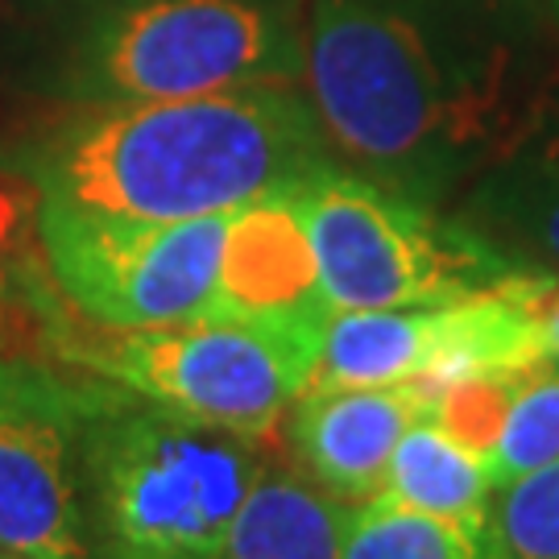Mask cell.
<instances>
[{
  "label": "cell",
  "mask_w": 559,
  "mask_h": 559,
  "mask_svg": "<svg viewBox=\"0 0 559 559\" xmlns=\"http://www.w3.org/2000/svg\"><path fill=\"white\" fill-rule=\"evenodd\" d=\"M307 96L344 170L440 207L559 104L551 0H316Z\"/></svg>",
  "instance_id": "6da1fadb"
},
{
  "label": "cell",
  "mask_w": 559,
  "mask_h": 559,
  "mask_svg": "<svg viewBox=\"0 0 559 559\" xmlns=\"http://www.w3.org/2000/svg\"><path fill=\"white\" fill-rule=\"evenodd\" d=\"M0 166L38 200L133 216L200 221L290 195L340 166L299 83L117 108H67L17 138Z\"/></svg>",
  "instance_id": "7a4b0ae2"
},
{
  "label": "cell",
  "mask_w": 559,
  "mask_h": 559,
  "mask_svg": "<svg viewBox=\"0 0 559 559\" xmlns=\"http://www.w3.org/2000/svg\"><path fill=\"white\" fill-rule=\"evenodd\" d=\"M265 464V440L100 378L83 440L87 559H221Z\"/></svg>",
  "instance_id": "3957f363"
},
{
  "label": "cell",
  "mask_w": 559,
  "mask_h": 559,
  "mask_svg": "<svg viewBox=\"0 0 559 559\" xmlns=\"http://www.w3.org/2000/svg\"><path fill=\"white\" fill-rule=\"evenodd\" d=\"M38 75L62 108L302 83L295 0H96L55 29Z\"/></svg>",
  "instance_id": "277c9868"
},
{
  "label": "cell",
  "mask_w": 559,
  "mask_h": 559,
  "mask_svg": "<svg viewBox=\"0 0 559 559\" xmlns=\"http://www.w3.org/2000/svg\"><path fill=\"white\" fill-rule=\"evenodd\" d=\"M41 332L71 369H87L187 419L265 443L307 390L320 353V336L212 316L141 332L87 323L83 332L59 311V290L41 311Z\"/></svg>",
  "instance_id": "5b68a950"
},
{
  "label": "cell",
  "mask_w": 559,
  "mask_h": 559,
  "mask_svg": "<svg viewBox=\"0 0 559 559\" xmlns=\"http://www.w3.org/2000/svg\"><path fill=\"white\" fill-rule=\"evenodd\" d=\"M332 311L443 307L531 278L452 212L332 166L290 191Z\"/></svg>",
  "instance_id": "8992f818"
},
{
  "label": "cell",
  "mask_w": 559,
  "mask_h": 559,
  "mask_svg": "<svg viewBox=\"0 0 559 559\" xmlns=\"http://www.w3.org/2000/svg\"><path fill=\"white\" fill-rule=\"evenodd\" d=\"M233 216L133 221L38 200V253L59 302L92 328L141 332L203 320Z\"/></svg>",
  "instance_id": "52a82bcc"
},
{
  "label": "cell",
  "mask_w": 559,
  "mask_h": 559,
  "mask_svg": "<svg viewBox=\"0 0 559 559\" xmlns=\"http://www.w3.org/2000/svg\"><path fill=\"white\" fill-rule=\"evenodd\" d=\"M96 381L0 353V551L87 559L83 440Z\"/></svg>",
  "instance_id": "ba28073f"
},
{
  "label": "cell",
  "mask_w": 559,
  "mask_h": 559,
  "mask_svg": "<svg viewBox=\"0 0 559 559\" xmlns=\"http://www.w3.org/2000/svg\"><path fill=\"white\" fill-rule=\"evenodd\" d=\"M207 316L323 336L332 307L320 290V265L290 195L233 212Z\"/></svg>",
  "instance_id": "9c48e42d"
},
{
  "label": "cell",
  "mask_w": 559,
  "mask_h": 559,
  "mask_svg": "<svg viewBox=\"0 0 559 559\" xmlns=\"http://www.w3.org/2000/svg\"><path fill=\"white\" fill-rule=\"evenodd\" d=\"M423 415V381L302 390L290 406V448L320 489L357 506L381 493L394 448Z\"/></svg>",
  "instance_id": "30bf717a"
},
{
  "label": "cell",
  "mask_w": 559,
  "mask_h": 559,
  "mask_svg": "<svg viewBox=\"0 0 559 559\" xmlns=\"http://www.w3.org/2000/svg\"><path fill=\"white\" fill-rule=\"evenodd\" d=\"M452 216L522 274L559 278V104L460 187Z\"/></svg>",
  "instance_id": "8fae6325"
},
{
  "label": "cell",
  "mask_w": 559,
  "mask_h": 559,
  "mask_svg": "<svg viewBox=\"0 0 559 559\" xmlns=\"http://www.w3.org/2000/svg\"><path fill=\"white\" fill-rule=\"evenodd\" d=\"M353 501L282 464H265L245 498L221 559H340Z\"/></svg>",
  "instance_id": "7c38bea8"
},
{
  "label": "cell",
  "mask_w": 559,
  "mask_h": 559,
  "mask_svg": "<svg viewBox=\"0 0 559 559\" xmlns=\"http://www.w3.org/2000/svg\"><path fill=\"white\" fill-rule=\"evenodd\" d=\"M381 498L464 526L493 522V485L485 464L464 452L452 436H443L427 415L411 423L394 448Z\"/></svg>",
  "instance_id": "4fadbf2b"
},
{
  "label": "cell",
  "mask_w": 559,
  "mask_h": 559,
  "mask_svg": "<svg viewBox=\"0 0 559 559\" xmlns=\"http://www.w3.org/2000/svg\"><path fill=\"white\" fill-rule=\"evenodd\" d=\"M340 559H501V543L493 522L464 526L378 493L353 506Z\"/></svg>",
  "instance_id": "5bb4252c"
},
{
  "label": "cell",
  "mask_w": 559,
  "mask_h": 559,
  "mask_svg": "<svg viewBox=\"0 0 559 559\" xmlns=\"http://www.w3.org/2000/svg\"><path fill=\"white\" fill-rule=\"evenodd\" d=\"M559 460V357H539L526 365L519 390L510 399L506 423H501L498 448L485 460L489 485L498 493L501 485L526 477L535 468H547Z\"/></svg>",
  "instance_id": "9a60e30c"
},
{
  "label": "cell",
  "mask_w": 559,
  "mask_h": 559,
  "mask_svg": "<svg viewBox=\"0 0 559 559\" xmlns=\"http://www.w3.org/2000/svg\"><path fill=\"white\" fill-rule=\"evenodd\" d=\"M38 195L0 166V340L17 323L21 311L41 316L50 299V274L46 261L34 265V245H38Z\"/></svg>",
  "instance_id": "2e32d148"
},
{
  "label": "cell",
  "mask_w": 559,
  "mask_h": 559,
  "mask_svg": "<svg viewBox=\"0 0 559 559\" xmlns=\"http://www.w3.org/2000/svg\"><path fill=\"white\" fill-rule=\"evenodd\" d=\"M522 369H485V373L443 381L436 390H427V419L485 464L489 452L498 448L501 423H506L510 399L519 390Z\"/></svg>",
  "instance_id": "e0dca14e"
},
{
  "label": "cell",
  "mask_w": 559,
  "mask_h": 559,
  "mask_svg": "<svg viewBox=\"0 0 559 559\" xmlns=\"http://www.w3.org/2000/svg\"><path fill=\"white\" fill-rule=\"evenodd\" d=\"M501 559H559V460L493 493Z\"/></svg>",
  "instance_id": "ac0fdd59"
},
{
  "label": "cell",
  "mask_w": 559,
  "mask_h": 559,
  "mask_svg": "<svg viewBox=\"0 0 559 559\" xmlns=\"http://www.w3.org/2000/svg\"><path fill=\"white\" fill-rule=\"evenodd\" d=\"M539 332L547 357H559V286H551L539 302Z\"/></svg>",
  "instance_id": "d6986e66"
},
{
  "label": "cell",
  "mask_w": 559,
  "mask_h": 559,
  "mask_svg": "<svg viewBox=\"0 0 559 559\" xmlns=\"http://www.w3.org/2000/svg\"><path fill=\"white\" fill-rule=\"evenodd\" d=\"M0 559H21V556H9V551H0Z\"/></svg>",
  "instance_id": "ffe728a7"
},
{
  "label": "cell",
  "mask_w": 559,
  "mask_h": 559,
  "mask_svg": "<svg viewBox=\"0 0 559 559\" xmlns=\"http://www.w3.org/2000/svg\"><path fill=\"white\" fill-rule=\"evenodd\" d=\"M551 9H556V17H559V0H551Z\"/></svg>",
  "instance_id": "44dd1931"
}]
</instances>
